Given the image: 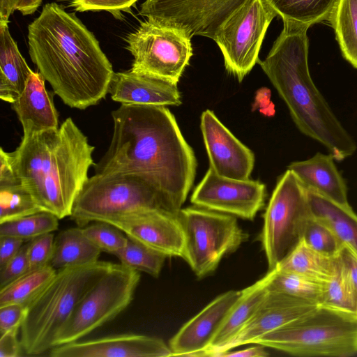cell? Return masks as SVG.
Here are the masks:
<instances>
[{
    "label": "cell",
    "mask_w": 357,
    "mask_h": 357,
    "mask_svg": "<svg viewBox=\"0 0 357 357\" xmlns=\"http://www.w3.org/2000/svg\"><path fill=\"white\" fill-rule=\"evenodd\" d=\"M112 116V140L93 165L95 174H142L177 213L192 187L197 163L172 113L163 105L121 104Z\"/></svg>",
    "instance_id": "1"
},
{
    "label": "cell",
    "mask_w": 357,
    "mask_h": 357,
    "mask_svg": "<svg viewBox=\"0 0 357 357\" xmlns=\"http://www.w3.org/2000/svg\"><path fill=\"white\" fill-rule=\"evenodd\" d=\"M27 38L31 61L66 105L85 109L105 98L112 65L75 13L54 2L45 4L28 26Z\"/></svg>",
    "instance_id": "2"
},
{
    "label": "cell",
    "mask_w": 357,
    "mask_h": 357,
    "mask_svg": "<svg viewBox=\"0 0 357 357\" xmlns=\"http://www.w3.org/2000/svg\"><path fill=\"white\" fill-rule=\"evenodd\" d=\"M307 31L283 23L268 54L257 63L286 104L298 129L322 144L335 160L342 161L356 152L357 144L310 76Z\"/></svg>",
    "instance_id": "3"
},
{
    "label": "cell",
    "mask_w": 357,
    "mask_h": 357,
    "mask_svg": "<svg viewBox=\"0 0 357 357\" xmlns=\"http://www.w3.org/2000/svg\"><path fill=\"white\" fill-rule=\"evenodd\" d=\"M93 151L69 117L57 129L23 135L13 154L21 183L41 211L62 219L70 216L89 178Z\"/></svg>",
    "instance_id": "4"
},
{
    "label": "cell",
    "mask_w": 357,
    "mask_h": 357,
    "mask_svg": "<svg viewBox=\"0 0 357 357\" xmlns=\"http://www.w3.org/2000/svg\"><path fill=\"white\" fill-rule=\"evenodd\" d=\"M113 264L97 261L86 266L57 270L26 305L20 342L26 355H40L55 347L59 333L79 302Z\"/></svg>",
    "instance_id": "5"
},
{
    "label": "cell",
    "mask_w": 357,
    "mask_h": 357,
    "mask_svg": "<svg viewBox=\"0 0 357 357\" xmlns=\"http://www.w3.org/2000/svg\"><path fill=\"white\" fill-rule=\"evenodd\" d=\"M155 208L174 213L162 194L142 174H95L85 183L70 218L78 227H84L90 222L109 223Z\"/></svg>",
    "instance_id": "6"
},
{
    "label": "cell",
    "mask_w": 357,
    "mask_h": 357,
    "mask_svg": "<svg viewBox=\"0 0 357 357\" xmlns=\"http://www.w3.org/2000/svg\"><path fill=\"white\" fill-rule=\"evenodd\" d=\"M255 344L298 356H353L357 354V317L319 305Z\"/></svg>",
    "instance_id": "7"
},
{
    "label": "cell",
    "mask_w": 357,
    "mask_h": 357,
    "mask_svg": "<svg viewBox=\"0 0 357 357\" xmlns=\"http://www.w3.org/2000/svg\"><path fill=\"white\" fill-rule=\"evenodd\" d=\"M312 217L307 190L287 169L278 178L263 215L260 241L268 271L276 268L303 238Z\"/></svg>",
    "instance_id": "8"
},
{
    "label": "cell",
    "mask_w": 357,
    "mask_h": 357,
    "mask_svg": "<svg viewBox=\"0 0 357 357\" xmlns=\"http://www.w3.org/2000/svg\"><path fill=\"white\" fill-rule=\"evenodd\" d=\"M177 216L185 238L183 259L199 278L213 273L248 238L232 215L196 206L181 208Z\"/></svg>",
    "instance_id": "9"
},
{
    "label": "cell",
    "mask_w": 357,
    "mask_h": 357,
    "mask_svg": "<svg viewBox=\"0 0 357 357\" xmlns=\"http://www.w3.org/2000/svg\"><path fill=\"white\" fill-rule=\"evenodd\" d=\"M139 280L138 271L114 264L79 302L55 347L78 341L114 319L132 302Z\"/></svg>",
    "instance_id": "10"
},
{
    "label": "cell",
    "mask_w": 357,
    "mask_h": 357,
    "mask_svg": "<svg viewBox=\"0 0 357 357\" xmlns=\"http://www.w3.org/2000/svg\"><path fill=\"white\" fill-rule=\"evenodd\" d=\"M132 71L178 84L192 56L191 38L172 26L145 20L127 38Z\"/></svg>",
    "instance_id": "11"
},
{
    "label": "cell",
    "mask_w": 357,
    "mask_h": 357,
    "mask_svg": "<svg viewBox=\"0 0 357 357\" xmlns=\"http://www.w3.org/2000/svg\"><path fill=\"white\" fill-rule=\"evenodd\" d=\"M278 15L266 0H245L222 24L213 38L225 69L239 82L257 63L266 31Z\"/></svg>",
    "instance_id": "12"
},
{
    "label": "cell",
    "mask_w": 357,
    "mask_h": 357,
    "mask_svg": "<svg viewBox=\"0 0 357 357\" xmlns=\"http://www.w3.org/2000/svg\"><path fill=\"white\" fill-rule=\"evenodd\" d=\"M245 0H145L139 14L146 20L214 38L222 24Z\"/></svg>",
    "instance_id": "13"
},
{
    "label": "cell",
    "mask_w": 357,
    "mask_h": 357,
    "mask_svg": "<svg viewBox=\"0 0 357 357\" xmlns=\"http://www.w3.org/2000/svg\"><path fill=\"white\" fill-rule=\"evenodd\" d=\"M266 197L264 183L225 178L209 167L190 202L199 207L252 220L264 206Z\"/></svg>",
    "instance_id": "14"
},
{
    "label": "cell",
    "mask_w": 357,
    "mask_h": 357,
    "mask_svg": "<svg viewBox=\"0 0 357 357\" xmlns=\"http://www.w3.org/2000/svg\"><path fill=\"white\" fill-rule=\"evenodd\" d=\"M126 236L167 257H183L185 238L177 216L164 209H147L109 222Z\"/></svg>",
    "instance_id": "15"
},
{
    "label": "cell",
    "mask_w": 357,
    "mask_h": 357,
    "mask_svg": "<svg viewBox=\"0 0 357 357\" xmlns=\"http://www.w3.org/2000/svg\"><path fill=\"white\" fill-rule=\"evenodd\" d=\"M200 120L210 167L225 178L249 179L255 165L253 152L240 142L212 111L203 112Z\"/></svg>",
    "instance_id": "16"
},
{
    "label": "cell",
    "mask_w": 357,
    "mask_h": 357,
    "mask_svg": "<svg viewBox=\"0 0 357 357\" xmlns=\"http://www.w3.org/2000/svg\"><path fill=\"white\" fill-rule=\"evenodd\" d=\"M318 306L304 299L268 290L251 319L217 356L235 347L255 344L261 336L304 317Z\"/></svg>",
    "instance_id": "17"
},
{
    "label": "cell",
    "mask_w": 357,
    "mask_h": 357,
    "mask_svg": "<svg viewBox=\"0 0 357 357\" xmlns=\"http://www.w3.org/2000/svg\"><path fill=\"white\" fill-rule=\"evenodd\" d=\"M51 357H168L169 345L162 340L137 334L110 335L75 341L53 347Z\"/></svg>",
    "instance_id": "18"
},
{
    "label": "cell",
    "mask_w": 357,
    "mask_h": 357,
    "mask_svg": "<svg viewBox=\"0 0 357 357\" xmlns=\"http://www.w3.org/2000/svg\"><path fill=\"white\" fill-rule=\"evenodd\" d=\"M242 290H229L208 303L170 339L172 356H206L211 342Z\"/></svg>",
    "instance_id": "19"
},
{
    "label": "cell",
    "mask_w": 357,
    "mask_h": 357,
    "mask_svg": "<svg viewBox=\"0 0 357 357\" xmlns=\"http://www.w3.org/2000/svg\"><path fill=\"white\" fill-rule=\"evenodd\" d=\"M109 92L113 100L126 105L178 106L182 103L176 84L131 69L114 73Z\"/></svg>",
    "instance_id": "20"
},
{
    "label": "cell",
    "mask_w": 357,
    "mask_h": 357,
    "mask_svg": "<svg viewBox=\"0 0 357 357\" xmlns=\"http://www.w3.org/2000/svg\"><path fill=\"white\" fill-rule=\"evenodd\" d=\"M45 79L39 72H32L20 97L12 108L22 124L24 135L59 128V114L53 94L45 88Z\"/></svg>",
    "instance_id": "21"
},
{
    "label": "cell",
    "mask_w": 357,
    "mask_h": 357,
    "mask_svg": "<svg viewBox=\"0 0 357 357\" xmlns=\"http://www.w3.org/2000/svg\"><path fill=\"white\" fill-rule=\"evenodd\" d=\"M332 154L318 152L305 160L291 162L287 169L294 173L307 190L348 205L346 182Z\"/></svg>",
    "instance_id": "22"
},
{
    "label": "cell",
    "mask_w": 357,
    "mask_h": 357,
    "mask_svg": "<svg viewBox=\"0 0 357 357\" xmlns=\"http://www.w3.org/2000/svg\"><path fill=\"white\" fill-rule=\"evenodd\" d=\"M274 272L275 269L268 271L262 278L242 289L240 298L213 337L206 356H217L251 319L268 293Z\"/></svg>",
    "instance_id": "23"
},
{
    "label": "cell",
    "mask_w": 357,
    "mask_h": 357,
    "mask_svg": "<svg viewBox=\"0 0 357 357\" xmlns=\"http://www.w3.org/2000/svg\"><path fill=\"white\" fill-rule=\"evenodd\" d=\"M33 70L20 54L8 26L0 21V98L14 102L23 92Z\"/></svg>",
    "instance_id": "24"
},
{
    "label": "cell",
    "mask_w": 357,
    "mask_h": 357,
    "mask_svg": "<svg viewBox=\"0 0 357 357\" xmlns=\"http://www.w3.org/2000/svg\"><path fill=\"white\" fill-rule=\"evenodd\" d=\"M339 264L338 254L321 253L309 246L302 238L277 268L325 282L335 275Z\"/></svg>",
    "instance_id": "25"
},
{
    "label": "cell",
    "mask_w": 357,
    "mask_h": 357,
    "mask_svg": "<svg viewBox=\"0 0 357 357\" xmlns=\"http://www.w3.org/2000/svg\"><path fill=\"white\" fill-rule=\"evenodd\" d=\"M101 250L84 234L82 227L61 231L54 239L50 264L56 271L82 266L98 261Z\"/></svg>",
    "instance_id": "26"
},
{
    "label": "cell",
    "mask_w": 357,
    "mask_h": 357,
    "mask_svg": "<svg viewBox=\"0 0 357 357\" xmlns=\"http://www.w3.org/2000/svg\"><path fill=\"white\" fill-rule=\"evenodd\" d=\"M307 191L313 215L328 225L343 244L357 252V215L350 205L340 204Z\"/></svg>",
    "instance_id": "27"
},
{
    "label": "cell",
    "mask_w": 357,
    "mask_h": 357,
    "mask_svg": "<svg viewBox=\"0 0 357 357\" xmlns=\"http://www.w3.org/2000/svg\"><path fill=\"white\" fill-rule=\"evenodd\" d=\"M283 23L305 29L328 21L337 0H266Z\"/></svg>",
    "instance_id": "28"
},
{
    "label": "cell",
    "mask_w": 357,
    "mask_h": 357,
    "mask_svg": "<svg viewBox=\"0 0 357 357\" xmlns=\"http://www.w3.org/2000/svg\"><path fill=\"white\" fill-rule=\"evenodd\" d=\"M328 21L342 56L357 69V0H337Z\"/></svg>",
    "instance_id": "29"
},
{
    "label": "cell",
    "mask_w": 357,
    "mask_h": 357,
    "mask_svg": "<svg viewBox=\"0 0 357 357\" xmlns=\"http://www.w3.org/2000/svg\"><path fill=\"white\" fill-rule=\"evenodd\" d=\"M50 264L30 271L0 289V307L11 304L26 305L55 275Z\"/></svg>",
    "instance_id": "30"
},
{
    "label": "cell",
    "mask_w": 357,
    "mask_h": 357,
    "mask_svg": "<svg viewBox=\"0 0 357 357\" xmlns=\"http://www.w3.org/2000/svg\"><path fill=\"white\" fill-rule=\"evenodd\" d=\"M324 284V282L276 268L268 289L282 292L319 305Z\"/></svg>",
    "instance_id": "31"
},
{
    "label": "cell",
    "mask_w": 357,
    "mask_h": 357,
    "mask_svg": "<svg viewBox=\"0 0 357 357\" xmlns=\"http://www.w3.org/2000/svg\"><path fill=\"white\" fill-rule=\"evenodd\" d=\"M319 306L357 317V299L340 261L335 275L324 282Z\"/></svg>",
    "instance_id": "32"
},
{
    "label": "cell",
    "mask_w": 357,
    "mask_h": 357,
    "mask_svg": "<svg viewBox=\"0 0 357 357\" xmlns=\"http://www.w3.org/2000/svg\"><path fill=\"white\" fill-rule=\"evenodd\" d=\"M59 220L52 213L40 211L0 223V236H13L28 241L56 230Z\"/></svg>",
    "instance_id": "33"
},
{
    "label": "cell",
    "mask_w": 357,
    "mask_h": 357,
    "mask_svg": "<svg viewBox=\"0 0 357 357\" xmlns=\"http://www.w3.org/2000/svg\"><path fill=\"white\" fill-rule=\"evenodd\" d=\"M114 255L121 264L138 271L145 272L155 278L159 276L167 257L165 255L129 238L127 245Z\"/></svg>",
    "instance_id": "34"
},
{
    "label": "cell",
    "mask_w": 357,
    "mask_h": 357,
    "mask_svg": "<svg viewBox=\"0 0 357 357\" xmlns=\"http://www.w3.org/2000/svg\"><path fill=\"white\" fill-rule=\"evenodd\" d=\"M40 211L33 196L22 184L0 187V223Z\"/></svg>",
    "instance_id": "35"
},
{
    "label": "cell",
    "mask_w": 357,
    "mask_h": 357,
    "mask_svg": "<svg viewBox=\"0 0 357 357\" xmlns=\"http://www.w3.org/2000/svg\"><path fill=\"white\" fill-rule=\"evenodd\" d=\"M303 239L313 249L328 255H337L343 245L332 229L313 214L306 226Z\"/></svg>",
    "instance_id": "36"
},
{
    "label": "cell",
    "mask_w": 357,
    "mask_h": 357,
    "mask_svg": "<svg viewBox=\"0 0 357 357\" xmlns=\"http://www.w3.org/2000/svg\"><path fill=\"white\" fill-rule=\"evenodd\" d=\"M94 222L82 227V230L86 236L101 252L114 255L127 245L128 238L119 229L107 222Z\"/></svg>",
    "instance_id": "37"
},
{
    "label": "cell",
    "mask_w": 357,
    "mask_h": 357,
    "mask_svg": "<svg viewBox=\"0 0 357 357\" xmlns=\"http://www.w3.org/2000/svg\"><path fill=\"white\" fill-rule=\"evenodd\" d=\"M54 235L51 232L29 241V271L50 264L54 251Z\"/></svg>",
    "instance_id": "38"
},
{
    "label": "cell",
    "mask_w": 357,
    "mask_h": 357,
    "mask_svg": "<svg viewBox=\"0 0 357 357\" xmlns=\"http://www.w3.org/2000/svg\"><path fill=\"white\" fill-rule=\"evenodd\" d=\"M28 246L29 241L23 244L16 255L0 269V289L29 272Z\"/></svg>",
    "instance_id": "39"
},
{
    "label": "cell",
    "mask_w": 357,
    "mask_h": 357,
    "mask_svg": "<svg viewBox=\"0 0 357 357\" xmlns=\"http://www.w3.org/2000/svg\"><path fill=\"white\" fill-rule=\"evenodd\" d=\"M138 0H71L70 6L79 12L105 10L112 14L128 10Z\"/></svg>",
    "instance_id": "40"
},
{
    "label": "cell",
    "mask_w": 357,
    "mask_h": 357,
    "mask_svg": "<svg viewBox=\"0 0 357 357\" xmlns=\"http://www.w3.org/2000/svg\"><path fill=\"white\" fill-rule=\"evenodd\" d=\"M26 314L24 304H11L0 307L1 335L15 328H20Z\"/></svg>",
    "instance_id": "41"
},
{
    "label": "cell",
    "mask_w": 357,
    "mask_h": 357,
    "mask_svg": "<svg viewBox=\"0 0 357 357\" xmlns=\"http://www.w3.org/2000/svg\"><path fill=\"white\" fill-rule=\"evenodd\" d=\"M22 184L15 166L13 152L0 149V187Z\"/></svg>",
    "instance_id": "42"
},
{
    "label": "cell",
    "mask_w": 357,
    "mask_h": 357,
    "mask_svg": "<svg viewBox=\"0 0 357 357\" xmlns=\"http://www.w3.org/2000/svg\"><path fill=\"white\" fill-rule=\"evenodd\" d=\"M338 257L357 299V252L349 245L343 244L338 253Z\"/></svg>",
    "instance_id": "43"
},
{
    "label": "cell",
    "mask_w": 357,
    "mask_h": 357,
    "mask_svg": "<svg viewBox=\"0 0 357 357\" xmlns=\"http://www.w3.org/2000/svg\"><path fill=\"white\" fill-rule=\"evenodd\" d=\"M20 328H15L1 335L0 357H19L23 350L17 333Z\"/></svg>",
    "instance_id": "44"
},
{
    "label": "cell",
    "mask_w": 357,
    "mask_h": 357,
    "mask_svg": "<svg viewBox=\"0 0 357 357\" xmlns=\"http://www.w3.org/2000/svg\"><path fill=\"white\" fill-rule=\"evenodd\" d=\"M24 241L13 236H0V269L16 255Z\"/></svg>",
    "instance_id": "45"
},
{
    "label": "cell",
    "mask_w": 357,
    "mask_h": 357,
    "mask_svg": "<svg viewBox=\"0 0 357 357\" xmlns=\"http://www.w3.org/2000/svg\"><path fill=\"white\" fill-rule=\"evenodd\" d=\"M257 346L250 347L242 350L235 351H226L219 355L218 357H266L269 354L266 347L256 344Z\"/></svg>",
    "instance_id": "46"
},
{
    "label": "cell",
    "mask_w": 357,
    "mask_h": 357,
    "mask_svg": "<svg viewBox=\"0 0 357 357\" xmlns=\"http://www.w3.org/2000/svg\"><path fill=\"white\" fill-rule=\"evenodd\" d=\"M43 0H18L16 10L22 15H31L40 6Z\"/></svg>",
    "instance_id": "47"
},
{
    "label": "cell",
    "mask_w": 357,
    "mask_h": 357,
    "mask_svg": "<svg viewBox=\"0 0 357 357\" xmlns=\"http://www.w3.org/2000/svg\"><path fill=\"white\" fill-rule=\"evenodd\" d=\"M18 0H0V21L8 22L10 15L16 10Z\"/></svg>",
    "instance_id": "48"
}]
</instances>
